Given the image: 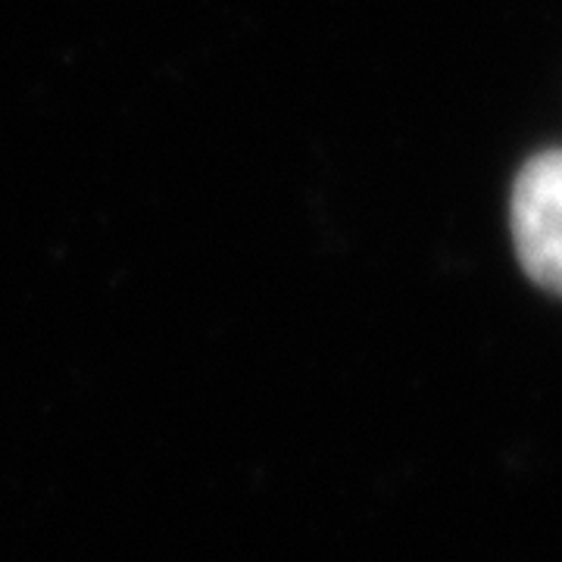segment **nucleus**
<instances>
[{
    "label": "nucleus",
    "mask_w": 562,
    "mask_h": 562,
    "mask_svg": "<svg viewBox=\"0 0 562 562\" xmlns=\"http://www.w3.org/2000/svg\"><path fill=\"white\" fill-rule=\"evenodd\" d=\"M513 238L525 272L562 294V150L522 166L513 188Z\"/></svg>",
    "instance_id": "nucleus-1"
}]
</instances>
